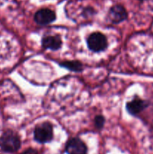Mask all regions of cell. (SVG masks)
<instances>
[{
	"label": "cell",
	"instance_id": "cell-6",
	"mask_svg": "<svg viewBox=\"0 0 153 154\" xmlns=\"http://www.w3.org/2000/svg\"><path fill=\"white\" fill-rule=\"evenodd\" d=\"M128 14L124 8L121 5L112 6L109 11V17L114 23H118L127 18Z\"/></svg>",
	"mask_w": 153,
	"mask_h": 154
},
{
	"label": "cell",
	"instance_id": "cell-8",
	"mask_svg": "<svg viewBox=\"0 0 153 154\" xmlns=\"http://www.w3.org/2000/svg\"><path fill=\"white\" fill-rule=\"evenodd\" d=\"M42 45L46 49L56 51L60 48L62 45V40L58 35H47L42 39Z\"/></svg>",
	"mask_w": 153,
	"mask_h": 154
},
{
	"label": "cell",
	"instance_id": "cell-11",
	"mask_svg": "<svg viewBox=\"0 0 153 154\" xmlns=\"http://www.w3.org/2000/svg\"><path fill=\"white\" fill-rule=\"evenodd\" d=\"M22 154H38V153L35 150H34V149L29 148L26 150L23 153H22Z\"/></svg>",
	"mask_w": 153,
	"mask_h": 154
},
{
	"label": "cell",
	"instance_id": "cell-1",
	"mask_svg": "<svg viewBox=\"0 0 153 154\" xmlns=\"http://www.w3.org/2000/svg\"><path fill=\"white\" fill-rule=\"evenodd\" d=\"M0 147L2 150L8 153H14L20 147L19 136L13 131H6L0 137Z\"/></svg>",
	"mask_w": 153,
	"mask_h": 154
},
{
	"label": "cell",
	"instance_id": "cell-2",
	"mask_svg": "<svg viewBox=\"0 0 153 154\" xmlns=\"http://www.w3.org/2000/svg\"><path fill=\"white\" fill-rule=\"evenodd\" d=\"M52 126L49 122L38 124L34 130V139L39 143L49 142L52 140Z\"/></svg>",
	"mask_w": 153,
	"mask_h": 154
},
{
	"label": "cell",
	"instance_id": "cell-7",
	"mask_svg": "<svg viewBox=\"0 0 153 154\" xmlns=\"http://www.w3.org/2000/svg\"><path fill=\"white\" fill-rule=\"evenodd\" d=\"M146 106L147 103L145 101L142 100L139 98H135L134 99L127 104V110L130 114L136 115L141 112Z\"/></svg>",
	"mask_w": 153,
	"mask_h": 154
},
{
	"label": "cell",
	"instance_id": "cell-5",
	"mask_svg": "<svg viewBox=\"0 0 153 154\" xmlns=\"http://www.w3.org/2000/svg\"><path fill=\"white\" fill-rule=\"evenodd\" d=\"M66 151L68 154H86L87 147L80 139L73 138L67 143Z\"/></svg>",
	"mask_w": 153,
	"mask_h": 154
},
{
	"label": "cell",
	"instance_id": "cell-3",
	"mask_svg": "<svg viewBox=\"0 0 153 154\" xmlns=\"http://www.w3.org/2000/svg\"><path fill=\"white\" fill-rule=\"evenodd\" d=\"M88 47L94 52L102 51L107 46L106 38L102 33L94 32L89 35L87 40Z\"/></svg>",
	"mask_w": 153,
	"mask_h": 154
},
{
	"label": "cell",
	"instance_id": "cell-4",
	"mask_svg": "<svg viewBox=\"0 0 153 154\" xmlns=\"http://www.w3.org/2000/svg\"><path fill=\"white\" fill-rule=\"evenodd\" d=\"M34 21L40 25H46L53 22L56 20V14L48 8H42L35 13L34 17Z\"/></svg>",
	"mask_w": 153,
	"mask_h": 154
},
{
	"label": "cell",
	"instance_id": "cell-9",
	"mask_svg": "<svg viewBox=\"0 0 153 154\" xmlns=\"http://www.w3.org/2000/svg\"><path fill=\"white\" fill-rule=\"evenodd\" d=\"M60 65L74 72H80L82 69V65L78 61H64L60 63Z\"/></svg>",
	"mask_w": 153,
	"mask_h": 154
},
{
	"label": "cell",
	"instance_id": "cell-10",
	"mask_svg": "<svg viewBox=\"0 0 153 154\" xmlns=\"http://www.w3.org/2000/svg\"><path fill=\"white\" fill-rule=\"evenodd\" d=\"M105 123V119L103 116L98 115L94 118V124L95 126L98 129H101Z\"/></svg>",
	"mask_w": 153,
	"mask_h": 154
},
{
	"label": "cell",
	"instance_id": "cell-12",
	"mask_svg": "<svg viewBox=\"0 0 153 154\" xmlns=\"http://www.w3.org/2000/svg\"><path fill=\"white\" fill-rule=\"evenodd\" d=\"M140 1H143V0H140Z\"/></svg>",
	"mask_w": 153,
	"mask_h": 154
}]
</instances>
